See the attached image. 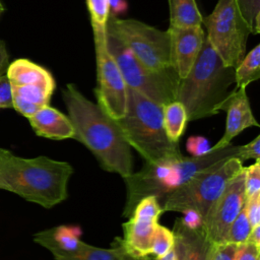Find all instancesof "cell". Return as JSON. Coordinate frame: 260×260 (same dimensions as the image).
<instances>
[{
  "label": "cell",
  "mask_w": 260,
  "mask_h": 260,
  "mask_svg": "<svg viewBox=\"0 0 260 260\" xmlns=\"http://www.w3.org/2000/svg\"><path fill=\"white\" fill-rule=\"evenodd\" d=\"M62 94L74 128L72 138L85 145L107 172L119 174L122 178L131 175V147L123 138L115 120L98 104L86 99L74 84H67Z\"/></svg>",
  "instance_id": "1"
},
{
  "label": "cell",
  "mask_w": 260,
  "mask_h": 260,
  "mask_svg": "<svg viewBox=\"0 0 260 260\" xmlns=\"http://www.w3.org/2000/svg\"><path fill=\"white\" fill-rule=\"evenodd\" d=\"M73 168L47 156L23 158L0 148V189L51 208L68 197Z\"/></svg>",
  "instance_id": "2"
},
{
  "label": "cell",
  "mask_w": 260,
  "mask_h": 260,
  "mask_svg": "<svg viewBox=\"0 0 260 260\" xmlns=\"http://www.w3.org/2000/svg\"><path fill=\"white\" fill-rule=\"evenodd\" d=\"M235 83V68L225 66L206 37L188 75L180 79L177 101L185 108L188 121L211 117L220 111Z\"/></svg>",
  "instance_id": "3"
},
{
  "label": "cell",
  "mask_w": 260,
  "mask_h": 260,
  "mask_svg": "<svg viewBox=\"0 0 260 260\" xmlns=\"http://www.w3.org/2000/svg\"><path fill=\"white\" fill-rule=\"evenodd\" d=\"M123 138L146 162L175 161L184 155L178 143L167 136L162 106L128 87L127 109L123 118L115 120Z\"/></svg>",
  "instance_id": "4"
},
{
  "label": "cell",
  "mask_w": 260,
  "mask_h": 260,
  "mask_svg": "<svg viewBox=\"0 0 260 260\" xmlns=\"http://www.w3.org/2000/svg\"><path fill=\"white\" fill-rule=\"evenodd\" d=\"M243 168V161L233 156L195 174L184 184L164 196L159 201L162 212H183L192 209L197 211L204 221L213 202Z\"/></svg>",
  "instance_id": "5"
},
{
  "label": "cell",
  "mask_w": 260,
  "mask_h": 260,
  "mask_svg": "<svg viewBox=\"0 0 260 260\" xmlns=\"http://www.w3.org/2000/svg\"><path fill=\"white\" fill-rule=\"evenodd\" d=\"M107 47L128 87L161 106L177 101L180 78L172 68L153 70L144 66L120 41L109 35Z\"/></svg>",
  "instance_id": "6"
},
{
  "label": "cell",
  "mask_w": 260,
  "mask_h": 260,
  "mask_svg": "<svg viewBox=\"0 0 260 260\" xmlns=\"http://www.w3.org/2000/svg\"><path fill=\"white\" fill-rule=\"evenodd\" d=\"M107 35L120 41L144 66L153 70L170 67V35L140 20L110 14Z\"/></svg>",
  "instance_id": "7"
},
{
  "label": "cell",
  "mask_w": 260,
  "mask_h": 260,
  "mask_svg": "<svg viewBox=\"0 0 260 260\" xmlns=\"http://www.w3.org/2000/svg\"><path fill=\"white\" fill-rule=\"evenodd\" d=\"M202 23L207 30V41L224 65L236 68L245 56L251 31L235 0H217Z\"/></svg>",
  "instance_id": "8"
},
{
  "label": "cell",
  "mask_w": 260,
  "mask_h": 260,
  "mask_svg": "<svg viewBox=\"0 0 260 260\" xmlns=\"http://www.w3.org/2000/svg\"><path fill=\"white\" fill-rule=\"evenodd\" d=\"M95 60L98 105L110 118L119 120L126 113L128 86L107 45L95 48Z\"/></svg>",
  "instance_id": "9"
},
{
  "label": "cell",
  "mask_w": 260,
  "mask_h": 260,
  "mask_svg": "<svg viewBox=\"0 0 260 260\" xmlns=\"http://www.w3.org/2000/svg\"><path fill=\"white\" fill-rule=\"evenodd\" d=\"M245 201V174L243 168L213 202L203 221L202 228L213 245L225 243L229 228L244 207Z\"/></svg>",
  "instance_id": "10"
},
{
  "label": "cell",
  "mask_w": 260,
  "mask_h": 260,
  "mask_svg": "<svg viewBox=\"0 0 260 260\" xmlns=\"http://www.w3.org/2000/svg\"><path fill=\"white\" fill-rule=\"evenodd\" d=\"M161 213V206L155 196L144 197L136 204L128 221L123 223L124 235L121 240L128 253L138 258L150 256L151 240Z\"/></svg>",
  "instance_id": "11"
},
{
  "label": "cell",
  "mask_w": 260,
  "mask_h": 260,
  "mask_svg": "<svg viewBox=\"0 0 260 260\" xmlns=\"http://www.w3.org/2000/svg\"><path fill=\"white\" fill-rule=\"evenodd\" d=\"M173 161L146 162L140 171L123 178L126 183V204L122 215L129 217L136 204L144 197L155 196L160 201L170 192L168 178L172 173Z\"/></svg>",
  "instance_id": "12"
},
{
  "label": "cell",
  "mask_w": 260,
  "mask_h": 260,
  "mask_svg": "<svg viewBox=\"0 0 260 260\" xmlns=\"http://www.w3.org/2000/svg\"><path fill=\"white\" fill-rule=\"evenodd\" d=\"M168 32L170 35V67L180 79H183L192 69L206 35L201 25L170 26Z\"/></svg>",
  "instance_id": "13"
},
{
  "label": "cell",
  "mask_w": 260,
  "mask_h": 260,
  "mask_svg": "<svg viewBox=\"0 0 260 260\" xmlns=\"http://www.w3.org/2000/svg\"><path fill=\"white\" fill-rule=\"evenodd\" d=\"M246 88L247 87H234L222 103L220 110L226 112L225 130L222 137L215 145L210 147L211 149H219L230 145L233 138L246 128L252 126L259 127V123L253 115Z\"/></svg>",
  "instance_id": "14"
},
{
  "label": "cell",
  "mask_w": 260,
  "mask_h": 260,
  "mask_svg": "<svg viewBox=\"0 0 260 260\" xmlns=\"http://www.w3.org/2000/svg\"><path fill=\"white\" fill-rule=\"evenodd\" d=\"M28 121L36 134L42 137L63 140L72 138L74 135L69 117L49 105L41 108L28 118Z\"/></svg>",
  "instance_id": "15"
},
{
  "label": "cell",
  "mask_w": 260,
  "mask_h": 260,
  "mask_svg": "<svg viewBox=\"0 0 260 260\" xmlns=\"http://www.w3.org/2000/svg\"><path fill=\"white\" fill-rule=\"evenodd\" d=\"M79 235L78 228L60 225L36 234L34 241L48 249L55 258L80 251L86 243L79 240Z\"/></svg>",
  "instance_id": "16"
},
{
  "label": "cell",
  "mask_w": 260,
  "mask_h": 260,
  "mask_svg": "<svg viewBox=\"0 0 260 260\" xmlns=\"http://www.w3.org/2000/svg\"><path fill=\"white\" fill-rule=\"evenodd\" d=\"M172 232L182 243L186 260H211L214 245L208 240L202 226L190 229L178 218Z\"/></svg>",
  "instance_id": "17"
},
{
  "label": "cell",
  "mask_w": 260,
  "mask_h": 260,
  "mask_svg": "<svg viewBox=\"0 0 260 260\" xmlns=\"http://www.w3.org/2000/svg\"><path fill=\"white\" fill-rule=\"evenodd\" d=\"M53 89L39 84L11 85L12 108L27 119L49 105Z\"/></svg>",
  "instance_id": "18"
},
{
  "label": "cell",
  "mask_w": 260,
  "mask_h": 260,
  "mask_svg": "<svg viewBox=\"0 0 260 260\" xmlns=\"http://www.w3.org/2000/svg\"><path fill=\"white\" fill-rule=\"evenodd\" d=\"M6 75L11 85L39 84L53 90L56 86L54 77L47 69L27 59H17L10 63Z\"/></svg>",
  "instance_id": "19"
},
{
  "label": "cell",
  "mask_w": 260,
  "mask_h": 260,
  "mask_svg": "<svg viewBox=\"0 0 260 260\" xmlns=\"http://www.w3.org/2000/svg\"><path fill=\"white\" fill-rule=\"evenodd\" d=\"M55 260H148L146 258H138L125 249L121 238H116L111 248H99L85 244V246L77 253L55 257Z\"/></svg>",
  "instance_id": "20"
},
{
  "label": "cell",
  "mask_w": 260,
  "mask_h": 260,
  "mask_svg": "<svg viewBox=\"0 0 260 260\" xmlns=\"http://www.w3.org/2000/svg\"><path fill=\"white\" fill-rule=\"evenodd\" d=\"M170 26L189 27L202 24L203 16L196 0H168Z\"/></svg>",
  "instance_id": "21"
},
{
  "label": "cell",
  "mask_w": 260,
  "mask_h": 260,
  "mask_svg": "<svg viewBox=\"0 0 260 260\" xmlns=\"http://www.w3.org/2000/svg\"><path fill=\"white\" fill-rule=\"evenodd\" d=\"M93 31L94 47L107 45V23L110 16L109 0H86Z\"/></svg>",
  "instance_id": "22"
},
{
  "label": "cell",
  "mask_w": 260,
  "mask_h": 260,
  "mask_svg": "<svg viewBox=\"0 0 260 260\" xmlns=\"http://www.w3.org/2000/svg\"><path fill=\"white\" fill-rule=\"evenodd\" d=\"M162 120L167 136L172 142L178 143L188 122L184 106L179 101L162 106Z\"/></svg>",
  "instance_id": "23"
},
{
  "label": "cell",
  "mask_w": 260,
  "mask_h": 260,
  "mask_svg": "<svg viewBox=\"0 0 260 260\" xmlns=\"http://www.w3.org/2000/svg\"><path fill=\"white\" fill-rule=\"evenodd\" d=\"M260 78V45H256L244 56L235 68V87H247Z\"/></svg>",
  "instance_id": "24"
},
{
  "label": "cell",
  "mask_w": 260,
  "mask_h": 260,
  "mask_svg": "<svg viewBox=\"0 0 260 260\" xmlns=\"http://www.w3.org/2000/svg\"><path fill=\"white\" fill-rule=\"evenodd\" d=\"M251 230H252V226L246 215L245 208L243 207L229 228V231L225 237V243H232L236 245H241L246 243Z\"/></svg>",
  "instance_id": "25"
},
{
  "label": "cell",
  "mask_w": 260,
  "mask_h": 260,
  "mask_svg": "<svg viewBox=\"0 0 260 260\" xmlns=\"http://www.w3.org/2000/svg\"><path fill=\"white\" fill-rule=\"evenodd\" d=\"M174 243L175 238L173 232L166 226L157 224L151 240L150 255H154L155 258L167 255L170 251L173 250Z\"/></svg>",
  "instance_id": "26"
},
{
  "label": "cell",
  "mask_w": 260,
  "mask_h": 260,
  "mask_svg": "<svg viewBox=\"0 0 260 260\" xmlns=\"http://www.w3.org/2000/svg\"><path fill=\"white\" fill-rule=\"evenodd\" d=\"M251 34L260 32V0H235Z\"/></svg>",
  "instance_id": "27"
},
{
  "label": "cell",
  "mask_w": 260,
  "mask_h": 260,
  "mask_svg": "<svg viewBox=\"0 0 260 260\" xmlns=\"http://www.w3.org/2000/svg\"><path fill=\"white\" fill-rule=\"evenodd\" d=\"M244 174L246 198L260 193V160H255V164L244 167Z\"/></svg>",
  "instance_id": "28"
},
{
  "label": "cell",
  "mask_w": 260,
  "mask_h": 260,
  "mask_svg": "<svg viewBox=\"0 0 260 260\" xmlns=\"http://www.w3.org/2000/svg\"><path fill=\"white\" fill-rule=\"evenodd\" d=\"M244 208L251 226L260 224V193L246 198Z\"/></svg>",
  "instance_id": "29"
},
{
  "label": "cell",
  "mask_w": 260,
  "mask_h": 260,
  "mask_svg": "<svg viewBox=\"0 0 260 260\" xmlns=\"http://www.w3.org/2000/svg\"><path fill=\"white\" fill-rule=\"evenodd\" d=\"M210 147L208 140L202 136H191L186 143V148L192 156L203 155L210 150Z\"/></svg>",
  "instance_id": "30"
},
{
  "label": "cell",
  "mask_w": 260,
  "mask_h": 260,
  "mask_svg": "<svg viewBox=\"0 0 260 260\" xmlns=\"http://www.w3.org/2000/svg\"><path fill=\"white\" fill-rule=\"evenodd\" d=\"M239 245L232 243H222L214 245L211 260H236V254Z\"/></svg>",
  "instance_id": "31"
},
{
  "label": "cell",
  "mask_w": 260,
  "mask_h": 260,
  "mask_svg": "<svg viewBox=\"0 0 260 260\" xmlns=\"http://www.w3.org/2000/svg\"><path fill=\"white\" fill-rule=\"evenodd\" d=\"M254 158L255 160H260V135H257L248 144L242 145V150L240 154V160H248Z\"/></svg>",
  "instance_id": "32"
},
{
  "label": "cell",
  "mask_w": 260,
  "mask_h": 260,
  "mask_svg": "<svg viewBox=\"0 0 260 260\" xmlns=\"http://www.w3.org/2000/svg\"><path fill=\"white\" fill-rule=\"evenodd\" d=\"M259 254L260 248L256 247L250 242H246L239 245L236 254V260H259Z\"/></svg>",
  "instance_id": "33"
},
{
  "label": "cell",
  "mask_w": 260,
  "mask_h": 260,
  "mask_svg": "<svg viewBox=\"0 0 260 260\" xmlns=\"http://www.w3.org/2000/svg\"><path fill=\"white\" fill-rule=\"evenodd\" d=\"M0 108H12L11 84L6 74L0 75Z\"/></svg>",
  "instance_id": "34"
},
{
  "label": "cell",
  "mask_w": 260,
  "mask_h": 260,
  "mask_svg": "<svg viewBox=\"0 0 260 260\" xmlns=\"http://www.w3.org/2000/svg\"><path fill=\"white\" fill-rule=\"evenodd\" d=\"M183 213H184V216L179 219L185 226L190 229H198L203 225V219L197 211L192 209H187L183 211Z\"/></svg>",
  "instance_id": "35"
},
{
  "label": "cell",
  "mask_w": 260,
  "mask_h": 260,
  "mask_svg": "<svg viewBox=\"0 0 260 260\" xmlns=\"http://www.w3.org/2000/svg\"><path fill=\"white\" fill-rule=\"evenodd\" d=\"M8 65H9V56H8L4 42L0 40V75L6 74Z\"/></svg>",
  "instance_id": "36"
},
{
  "label": "cell",
  "mask_w": 260,
  "mask_h": 260,
  "mask_svg": "<svg viewBox=\"0 0 260 260\" xmlns=\"http://www.w3.org/2000/svg\"><path fill=\"white\" fill-rule=\"evenodd\" d=\"M110 5V11L112 10L113 14L117 16L119 13H122L127 8V2L126 0H109Z\"/></svg>",
  "instance_id": "37"
},
{
  "label": "cell",
  "mask_w": 260,
  "mask_h": 260,
  "mask_svg": "<svg viewBox=\"0 0 260 260\" xmlns=\"http://www.w3.org/2000/svg\"><path fill=\"white\" fill-rule=\"evenodd\" d=\"M247 242H250L254 244L256 247L260 248V224L252 228Z\"/></svg>",
  "instance_id": "38"
},
{
  "label": "cell",
  "mask_w": 260,
  "mask_h": 260,
  "mask_svg": "<svg viewBox=\"0 0 260 260\" xmlns=\"http://www.w3.org/2000/svg\"><path fill=\"white\" fill-rule=\"evenodd\" d=\"M173 249H174L176 260H186L183 245L177 238H175V243H174V248Z\"/></svg>",
  "instance_id": "39"
},
{
  "label": "cell",
  "mask_w": 260,
  "mask_h": 260,
  "mask_svg": "<svg viewBox=\"0 0 260 260\" xmlns=\"http://www.w3.org/2000/svg\"><path fill=\"white\" fill-rule=\"evenodd\" d=\"M153 260H176L175 258V253H174V249L172 251H170L167 255L162 256V257H159V258H155Z\"/></svg>",
  "instance_id": "40"
},
{
  "label": "cell",
  "mask_w": 260,
  "mask_h": 260,
  "mask_svg": "<svg viewBox=\"0 0 260 260\" xmlns=\"http://www.w3.org/2000/svg\"><path fill=\"white\" fill-rule=\"evenodd\" d=\"M4 10H5V8H4V6H3V4H2V2H1V0H0V16H1V14L4 12Z\"/></svg>",
  "instance_id": "41"
}]
</instances>
